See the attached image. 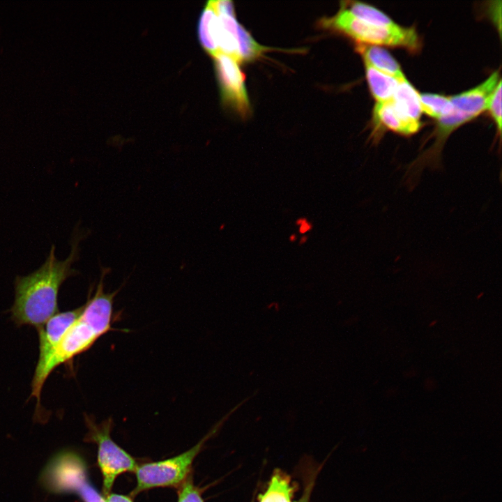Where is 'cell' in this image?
Returning a JSON list of instances; mask_svg holds the SVG:
<instances>
[{
    "label": "cell",
    "mask_w": 502,
    "mask_h": 502,
    "mask_svg": "<svg viewBox=\"0 0 502 502\" xmlns=\"http://www.w3.org/2000/svg\"><path fill=\"white\" fill-rule=\"evenodd\" d=\"M89 231L75 228L70 240L71 250L63 261L56 259L52 245L43 265L26 276L15 280V300L10 309L11 319L19 326L28 325L37 329L58 312L59 291L65 280L76 275L72 268L79 257V243Z\"/></svg>",
    "instance_id": "cell-1"
},
{
    "label": "cell",
    "mask_w": 502,
    "mask_h": 502,
    "mask_svg": "<svg viewBox=\"0 0 502 502\" xmlns=\"http://www.w3.org/2000/svg\"><path fill=\"white\" fill-rule=\"evenodd\" d=\"M205 439L188 451L167 459L138 465L135 471L138 493L153 487L175 486L186 478Z\"/></svg>",
    "instance_id": "cell-6"
},
{
    "label": "cell",
    "mask_w": 502,
    "mask_h": 502,
    "mask_svg": "<svg viewBox=\"0 0 502 502\" xmlns=\"http://www.w3.org/2000/svg\"><path fill=\"white\" fill-rule=\"evenodd\" d=\"M373 120L378 128H383L406 136L417 132L421 126L420 121L412 120L404 115L392 99L376 102L373 109Z\"/></svg>",
    "instance_id": "cell-10"
},
{
    "label": "cell",
    "mask_w": 502,
    "mask_h": 502,
    "mask_svg": "<svg viewBox=\"0 0 502 502\" xmlns=\"http://www.w3.org/2000/svg\"><path fill=\"white\" fill-rule=\"evenodd\" d=\"M313 485L314 479H311L310 482H309L305 486V489L304 490L302 498L298 502H309V499Z\"/></svg>",
    "instance_id": "cell-24"
},
{
    "label": "cell",
    "mask_w": 502,
    "mask_h": 502,
    "mask_svg": "<svg viewBox=\"0 0 502 502\" xmlns=\"http://www.w3.org/2000/svg\"><path fill=\"white\" fill-rule=\"evenodd\" d=\"M109 268L102 267L100 278L93 296H89L80 315L68 329L44 368L31 383V397L36 399V412L40 411V395L45 381L52 372L62 364L87 351L104 334L112 330L114 298L119 291H104L103 280Z\"/></svg>",
    "instance_id": "cell-2"
},
{
    "label": "cell",
    "mask_w": 502,
    "mask_h": 502,
    "mask_svg": "<svg viewBox=\"0 0 502 502\" xmlns=\"http://www.w3.org/2000/svg\"><path fill=\"white\" fill-rule=\"evenodd\" d=\"M392 100L404 115L412 120L420 121L422 111L419 93L406 79L399 81Z\"/></svg>",
    "instance_id": "cell-14"
},
{
    "label": "cell",
    "mask_w": 502,
    "mask_h": 502,
    "mask_svg": "<svg viewBox=\"0 0 502 502\" xmlns=\"http://www.w3.org/2000/svg\"><path fill=\"white\" fill-rule=\"evenodd\" d=\"M501 80L489 96L486 110H488L499 132L501 131Z\"/></svg>",
    "instance_id": "cell-20"
},
{
    "label": "cell",
    "mask_w": 502,
    "mask_h": 502,
    "mask_svg": "<svg viewBox=\"0 0 502 502\" xmlns=\"http://www.w3.org/2000/svg\"><path fill=\"white\" fill-rule=\"evenodd\" d=\"M500 80L499 72L496 70L477 86L450 96L452 109L448 115L437 120L431 135L434 137V143L409 167L406 179L410 181V184L425 167L433 169L441 167V151L448 136L459 126L486 110L488 98Z\"/></svg>",
    "instance_id": "cell-3"
},
{
    "label": "cell",
    "mask_w": 502,
    "mask_h": 502,
    "mask_svg": "<svg viewBox=\"0 0 502 502\" xmlns=\"http://www.w3.org/2000/svg\"><path fill=\"white\" fill-rule=\"evenodd\" d=\"M91 439L98 444V462L103 478V489L108 494L116 478L121 473L135 472L138 466L135 459L116 444L109 436L110 423L96 426L88 418Z\"/></svg>",
    "instance_id": "cell-7"
},
{
    "label": "cell",
    "mask_w": 502,
    "mask_h": 502,
    "mask_svg": "<svg viewBox=\"0 0 502 502\" xmlns=\"http://www.w3.org/2000/svg\"><path fill=\"white\" fill-rule=\"evenodd\" d=\"M215 39L219 52L240 63L237 29L238 23L235 16L217 15Z\"/></svg>",
    "instance_id": "cell-12"
},
{
    "label": "cell",
    "mask_w": 502,
    "mask_h": 502,
    "mask_svg": "<svg viewBox=\"0 0 502 502\" xmlns=\"http://www.w3.org/2000/svg\"><path fill=\"white\" fill-rule=\"evenodd\" d=\"M105 499L107 502H132L128 496L114 493L107 494Z\"/></svg>",
    "instance_id": "cell-23"
},
{
    "label": "cell",
    "mask_w": 502,
    "mask_h": 502,
    "mask_svg": "<svg viewBox=\"0 0 502 502\" xmlns=\"http://www.w3.org/2000/svg\"><path fill=\"white\" fill-rule=\"evenodd\" d=\"M319 24L325 29L346 35L358 44L400 47L411 51L418 50L420 45L414 28L375 26L355 17L343 6L335 16L323 18Z\"/></svg>",
    "instance_id": "cell-4"
},
{
    "label": "cell",
    "mask_w": 502,
    "mask_h": 502,
    "mask_svg": "<svg viewBox=\"0 0 502 502\" xmlns=\"http://www.w3.org/2000/svg\"><path fill=\"white\" fill-rule=\"evenodd\" d=\"M363 61L368 86L376 102L391 100L400 80L380 72L367 61Z\"/></svg>",
    "instance_id": "cell-13"
},
{
    "label": "cell",
    "mask_w": 502,
    "mask_h": 502,
    "mask_svg": "<svg viewBox=\"0 0 502 502\" xmlns=\"http://www.w3.org/2000/svg\"><path fill=\"white\" fill-rule=\"evenodd\" d=\"M422 112L437 120L448 115L452 109L450 96L436 93L419 94Z\"/></svg>",
    "instance_id": "cell-18"
},
{
    "label": "cell",
    "mask_w": 502,
    "mask_h": 502,
    "mask_svg": "<svg viewBox=\"0 0 502 502\" xmlns=\"http://www.w3.org/2000/svg\"><path fill=\"white\" fill-rule=\"evenodd\" d=\"M213 58L224 102L242 116H246L250 112V107L244 75L238 63L222 52H218Z\"/></svg>",
    "instance_id": "cell-8"
},
{
    "label": "cell",
    "mask_w": 502,
    "mask_h": 502,
    "mask_svg": "<svg viewBox=\"0 0 502 502\" xmlns=\"http://www.w3.org/2000/svg\"><path fill=\"white\" fill-rule=\"evenodd\" d=\"M217 13L208 1L203 10L198 23V36L201 45L214 56L219 52L215 39Z\"/></svg>",
    "instance_id": "cell-16"
},
{
    "label": "cell",
    "mask_w": 502,
    "mask_h": 502,
    "mask_svg": "<svg viewBox=\"0 0 502 502\" xmlns=\"http://www.w3.org/2000/svg\"><path fill=\"white\" fill-rule=\"evenodd\" d=\"M217 15H234V4L231 1H210Z\"/></svg>",
    "instance_id": "cell-22"
},
{
    "label": "cell",
    "mask_w": 502,
    "mask_h": 502,
    "mask_svg": "<svg viewBox=\"0 0 502 502\" xmlns=\"http://www.w3.org/2000/svg\"><path fill=\"white\" fill-rule=\"evenodd\" d=\"M40 481L51 493H75L83 502H107L88 480L82 459L70 451L59 452L52 457L43 470Z\"/></svg>",
    "instance_id": "cell-5"
},
{
    "label": "cell",
    "mask_w": 502,
    "mask_h": 502,
    "mask_svg": "<svg viewBox=\"0 0 502 502\" xmlns=\"http://www.w3.org/2000/svg\"><path fill=\"white\" fill-rule=\"evenodd\" d=\"M344 3L342 6H347V10L352 15L365 22L390 29L400 26L383 12L372 6L358 1L344 2Z\"/></svg>",
    "instance_id": "cell-17"
},
{
    "label": "cell",
    "mask_w": 502,
    "mask_h": 502,
    "mask_svg": "<svg viewBox=\"0 0 502 502\" xmlns=\"http://www.w3.org/2000/svg\"><path fill=\"white\" fill-rule=\"evenodd\" d=\"M294 486L291 478L280 469L274 471L266 491L259 494L258 502H294Z\"/></svg>",
    "instance_id": "cell-15"
},
{
    "label": "cell",
    "mask_w": 502,
    "mask_h": 502,
    "mask_svg": "<svg viewBox=\"0 0 502 502\" xmlns=\"http://www.w3.org/2000/svg\"><path fill=\"white\" fill-rule=\"evenodd\" d=\"M358 45L357 50L363 60L376 70L400 81L406 79L400 66L387 50L380 46Z\"/></svg>",
    "instance_id": "cell-11"
},
{
    "label": "cell",
    "mask_w": 502,
    "mask_h": 502,
    "mask_svg": "<svg viewBox=\"0 0 502 502\" xmlns=\"http://www.w3.org/2000/svg\"><path fill=\"white\" fill-rule=\"evenodd\" d=\"M83 305L73 310L55 314L38 328L39 356L33 376L40 373L68 329L80 315Z\"/></svg>",
    "instance_id": "cell-9"
},
{
    "label": "cell",
    "mask_w": 502,
    "mask_h": 502,
    "mask_svg": "<svg viewBox=\"0 0 502 502\" xmlns=\"http://www.w3.org/2000/svg\"><path fill=\"white\" fill-rule=\"evenodd\" d=\"M237 34L240 62L254 59L267 50L257 43L240 24L238 26Z\"/></svg>",
    "instance_id": "cell-19"
},
{
    "label": "cell",
    "mask_w": 502,
    "mask_h": 502,
    "mask_svg": "<svg viewBox=\"0 0 502 502\" xmlns=\"http://www.w3.org/2000/svg\"><path fill=\"white\" fill-rule=\"evenodd\" d=\"M178 502H204L199 490L193 485L191 479L186 480L182 485Z\"/></svg>",
    "instance_id": "cell-21"
}]
</instances>
